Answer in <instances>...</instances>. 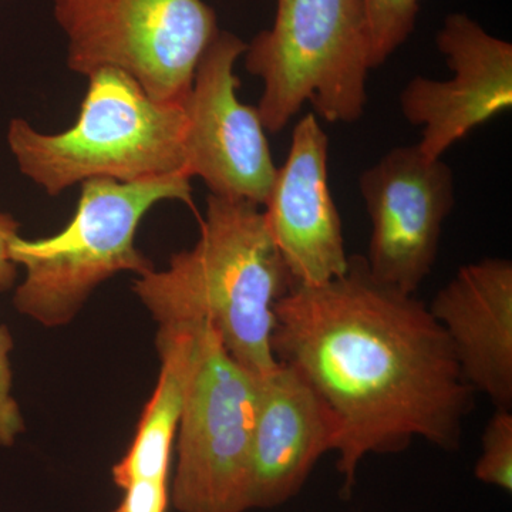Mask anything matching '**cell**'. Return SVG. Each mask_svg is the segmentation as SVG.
Returning <instances> with one entry per match:
<instances>
[{"instance_id": "cell-1", "label": "cell", "mask_w": 512, "mask_h": 512, "mask_svg": "<svg viewBox=\"0 0 512 512\" xmlns=\"http://www.w3.org/2000/svg\"><path fill=\"white\" fill-rule=\"evenodd\" d=\"M272 348L339 420L343 500L370 454L403 453L416 439L461 447L476 393L446 333L416 293L377 281L365 256L325 284H293L275 306Z\"/></svg>"}, {"instance_id": "cell-2", "label": "cell", "mask_w": 512, "mask_h": 512, "mask_svg": "<svg viewBox=\"0 0 512 512\" xmlns=\"http://www.w3.org/2000/svg\"><path fill=\"white\" fill-rule=\"evenodd\" d=\"M293 284L261 207L210 194L194 247L138 276L133 291L158 328L210 326L235 362L264 377L279 366L275 306Z\"/></svg>"}, {"instance_id": "cell-3", "label": "cell", "mask_w": 512, "mask_h": 512, "mask_svg": "<svg viewBox=\"0 0 512 512\" xmlns=\"http://www.w3.org/2000/svg\"><path fill=\"white\" fill-rule=\"evenodd\" d=\"M87 77L79 117L67 130L45 134L26 120L10 121L8 144L20 173L49 195L93 178L136 183L171 174L188 177L184 103L153 99L114 67Z\"/></svg>"}, {"instance_id": "cell-4", "label": "cell", "mask_w": 512, "mask_h": 512, "mask_svg": "<svg viewBox=\"0 0 512 512\" xmlns=\"http://www.w3.org/2000/svg\"><path fill=\"white\" fill-rule=\"evenodd\" d=\"M191 192V178L184 174L136 183L84 181L73 220L63 231L40 239L19 235L10 245V258L25 269L13 296L16 311L45 328H59L72 322L111 276L154 269L136 247L138 225L158 202L191 205Z\"/></svg>"}, {"instance_id": "cell-5", "label": "cell", "mask_w": 512, "mask_h": 512, "mask_svg": "<svg viewBox=\"0 0 512 512\" xmlns=\"http://www.w3.org/2000/svg\"><path fill=\"white\" fill-rule=\"evenodd\" d=\"M275 2L271 28L244 53L264 86L256 109L265 130H284L306 103L328 123H356L370 72L363 0Z\"/></svg>"}, {"instance_id": "cell-6", "label": "cell", "mask_w": 512, "mask_h": 512, "mask_svg": "<svg viewBox=\"0 0 512 512\" xmlns=\"http://www.w3.org/2000/svg\"><path fill=\"white\" fill-rule=\"evenodd\" d=\"M67 66L130 74L153 99L184 103L195 69L220 33L204 0H53Z\"/></svg>"}, {"instance_id": "cell-7", "label": "cell", "mask_w": 512, "mask_h": 512, "mask_svg": "<svg viewBox=\"0 0 512 512\" xmlns=\"http://www.w3.org/2000/svg\"><path fill=\"white\" fill-rule=\"evenodd\" d=\"M259 377L197 330L194 366L178 426L170 501L178 512H247Z\"/></svg>"}, {"instance_id": "cell-8", "label": "cell", "mask_w": 512, "mask_h": 512, "mask_svg": "<svg viewBox=\"0 0 512 512\" xmlns=\"http://www.w3.org/2000/svg\"><path fill=\"white\" fill-rule=\"evenodd\" d=\"M247 46L220 30L202 55L184 101L185 154L188 177L201 178L211 195L262 207L276 167L258 109L238 99L235 64Z\"/></svg>"}, {"instance_id": "cell-9", "label": "cell", "mask_w": 512, "mask_h": 512, "mask_svg": "<svg viewBox=\"0 0 512 512\" xmlns=\"http://www.w3.org/2000/svg\"><path fill=\"white\" fill-rule=\"evenodd\" d=\"M370 221L365 261L377 281L416 293L433 271L454 207L453 171L417 144L390 150L359 177Z\"/></svg>"}, {"instance_id": "cell-10", "label": "cell", "mask_w": 512, "mask_h": 512, "mask_svg": "<svg viewBox=\"0 0 512 512\" xmlns=\"http://www.w3.org/2000/svg\"><path fill=\"white\" fill-rule=\"evenodd\" d=\"M450 80L416 76L400 94L403 117L421 128V153L439 160L448 148L512 106V45L466 13H451L437 33Z\"/></svg>"}, {"instance_id": "cell-11", "label": "cell", "mask_w": 512, "mask_h": 512, "mask_svg": "<svg viewBox=\"0 0 512 512\" xmlns=\"http://www.w3.org/2000/svg\"><path fill=\"white\" fill-rule=\"evenodd\" d=\"M329 138L315 113L292 131L262 207L266 228L295 284L319 285L349 266L342 220L329 188Z\"/></svg>"}, {"instance_id": "cell-12", "label": "cell", "mask_w": 512, "mask_h": 512, "mask_svg": "<svg viewBox=\"0 0 512 512\" xmlns=\"http://www.w3.org/2000/svg\"><path fill=\"white\" fill-rule=\"evenodd\" d=\"M339 420L292 366L259 377L247 511L281 507L296 497L320 458L335 453Z\"/></svg>"}, {"instance_id": "cell-13", "label": "cell", "mask_w": 512, "mask_h": 512, "mask_svg": "<svg viewBox=\"0 0 512 512\" xmlns=\"http://www.w3.org/2000/svg\"><path fill=\"white\" fill-rule=\"evenodd\" d=\"M429 311L461 375L497 409H512V262L484 258L458 269Z\"/></svg>"}, {"instance_id": "cell-14", "label": "cell", "mask_w": 512, "mask_h": 512, "mask_svg": "<svg viewBox=\"0 0 512 512\" xmlns=\"http://www.w3.org/2000/svg\"><path fill=\"white\" fill-rule=\"evenodd\" d=\"M197 329L158 328L160 375L127 453L111 468L121 490L134 483L168 485L171 457L197 348Z\"/></svg>"}, {"instance_id": "cell-15", "label": "cell", "mask_w": 512, "mask_h": 512, "mask_svg": "<svg viewBox=\"0 0 512 512\" xmlns=\"http://www.w3.org/2000/svg\"><path fill=\"white\" fill-rule=\"evenodd\" d=\"M370 70L379 69L416 28L420 0H363Z\"/></svg>"}, {"instance_id": "cell-16", "label": "cell", "mask_w": 512, "mask_h": 512, "mask_svg": "<svg viewBox=\"0 0 512 512\" xmlns=\"http://www.w3.org/2000/svg\"><path fill=\"white\" fill-rule=\"evenodd\" d=\"M474 476L481 483L512 493V412L497 409L481 436Z\"/></svg>"}, {"instance_id": "cell-17", "label": "cell", "mask_w": 512, "mask_h": 512, "mask_svg": "<svg viewBox=\"0 0 512 512\" xmlns=\"http://www.w3.org/2000/svg\"><path fill=\"white\" fill-rule=\"evenodd\" d=\"M12 333L8 326L0 323V447L15 446L19 436L25 431V419L15 396H13V373L10 365L12 353Z\"/></svg>"}, {"instance_id": "cell-18", "label": "cell", "mask_w": 512, "mask_h": 512, "mask_svg": "<svg viewBox=\"0 0 512 512\" xmlns=\"http://www.w3.org/2000/svg\"><path fill=\"white\" fill-rule=\"evenodd\" d=\"M123 500L113 512H167L170 487L147 483H134L123 488Z\"/></svg>"}, {"instance_id": "cell-19", "label": "cell", "mask_w": 512, "mask_h": 512, "mask_svg": "<svg viewBox=\"0 0 512 512\" xmlns=\"http://www.w3.org/2000/svg\"><path fill=\"white\" fill-rule=\"evenodd\" d=\"M19 237V222L0 212V293L8 292L18 279L19 266L10 258V245Z\"/></svg>"}]
</instances>
